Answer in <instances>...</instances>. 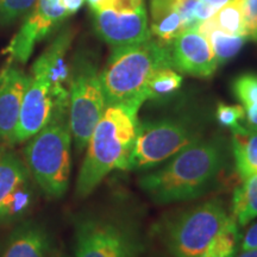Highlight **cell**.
I'll return each mask as SVG.
<instances>
[{"label":"cell","mask_w":257,"mask_h":257,"mask_svg":"<svg viewBox=\"0 0 257 257\" xmlns=\"http://www.w3.org/2000/svg\"><path fill=\"white\" fill-rule=\"evenodd\" d=\"M238 226L239 225L234 217H231L219 232L213 237L201 257L236 255L238 245H240V240H242Z\"/></svg>","instance_id":"obj_21"},{"label":"cell","mask_w":257,"mask_h":257,"mask_svg":"<svg viewBox=\"0 0 257 257\" xmlns=\"http://www.w3.org/2000/svg\"><path fill=\"white\" fill-rule=\"evenodd\" d=\"M239 248L240 250H250L257 248V223L251 225L245 234L242 237Z\"/></svg>","instance_id":"obj_30"},{"label":"cell","mask_w":257,"mask_h":257,"mask_svg":"<svg viewBox=\"0 0 257 257\" xmlns=\"http://www.w3.org/2000/svg\"><path fill=\"white\" fill-rule=\"evenodd\" d=\"M68 91L70 131L76 152L82 153L106 107L100 73L92 59L79 56L74 60Z\"/></svg>","instance_id":"obj_8"},{"label":"cell","mask_w":257,"mask_h":257,"mask_svg":"<svg viewBox=\"0 0 257 257\" xmlns=\"http://www.w3.org/2000/svg\"><path fill=\"white\" fill-rule=\"evenodd\" d=\"M152 24L150 32L156 41L165 46H170L172 42L185 31L184 22L173 0H152Z\"/></svg>","instance_id":"obj_17"},{"label":"cell","mask_w":257,"mask_h":257,"mask_svg":"<svg viewBox=\"0 0 257 257\" xmlns=\"http://www.w3.org/2000/svg\"><path fill=\"white\" fill-rule=\"evenodd\" d=\"M92 12L96 34L113 49L143 43L152 38L146 9L138 11L100 9Z\"/></svg>","instance_id":"obj_12"},{"label":"cell","mask_w":257,"mask_h":257,"mask_svg":"<svg viewBox=\"0 0 257 257\" xmlns=\"http://www.w3.org/2000/svg\"><path fill=\"white\" fill-rule=\"evenodd\" d=\"M255 198H257V174H252L243 179L242 184L234 189L231 202V214L236 217Z\"/></svg>","instance_id":"obj_26"},{"label":"cell","mask_w":257,"mask_h":257,"mask_svg":"<svg viewBox=\"0 0 257 257\" xmlns=\"http://www.w3.org/2000/svg\"><path fill=\"white\" fill-rule=\"evenodd\" d=\"M35 197L32 178L24 161L10 148H0V223L24 217Z\"/></svg>","instance_id":"obj_10"},{"label":"cell","mask_w":257,"mask_h":257,"mask_svg":"<svg viewBox=\"0 0 257 257\" xmlns=\"http://www.w3.org/2000/svg\"><path fill=\"white\" fill-rule=\"evenodd\" d=\"M175 9L181 16L185 30L198 29L201 22L216 14L217 10L201 0H173Z\"/></svg>","instance_id":"obj_23"},{"label":"cell","mask_w":257,"mask_h":257,"mask_svg":"<svg viewBox=\"0 0 257 257\" xmlns=\"http://www.w3.org/2000/svg\"><path fill=\"white\" fill-rule=\"evenodd\" d=\"M231 217L221 199H208L165 214L154 232L170 257H201Z\"/></svg>","instance_id":"obj_4"},{"label":"cell","mask_w":257,"mask_h":257,"mask_svg":"<svg viewBox=\"0 0 257 257\" xmlns=\"http://www.w3.org/2000/svg\"><path fill=\"white\" fill-rule=\"evenodd\" d=\"M207 124L194 115H166L138 121L128 170H150L206 137Z\"/></svg>","instance_id":"obj_6"},{"label":"cell","mask_w":257,"mask_h":257,"mask_svg":"<svg viewBox=\"0 0 257 257\" xmlns=\"http://www.w3.org/2000/svg\"><path fill=\"white\" fill-rule=\"evenodd\" d=\"M212 24L218 30L231 36H246L245 22L243 14L242 0H231V2L217 10L216 14L210 17ZM249 38V37H248Z\"/></svg>","instance_id":"obj_20"},{"label":"cell","mask_w":257,"mask_h":257,"mask_svg":"<svg viewBox=\"0 0 257 257\" xmlns=\"http://www.w3.org/2000/svg\"><path fill=\"white\" fill-rule=\"evenodd\" d=\"M70 14L61 5L60 0H37L8 48L11 59L19 63L27 62L38 42L46 38Z\"/></svg>","instance_id":"obj_11"},{"label":"cell","mask_w":257,"mask_h":257,"mask_svg":"<svg viewBox=\"0 0 257 257\" xmlns=\"http://www.w3.org/2000/svg\"><path fill=\"white\" fill-rule=\"evenodd\" d=\"M72 30H66L54 40L32 66V75L42 76L50 83L54 91L61 94H69L70 68L66 56L73 41Z\"/></svg>","instance_id":"obj_15"},{"label":"cell","mask_w":257,"mask_h":257,"mask_svg":"<svg viewBox=\"0 0 257 257\" xmlns=\"http://www.w3.org/2000/svg\"><path fill=\"white\" fill-rule=\"evenodd\" d=\"M60 257H69V256H60Z\"/></svg>","instance_id":"obj_36"},{"label":"cell","mask_w":257,"mask_h":257,"mask_svg":"<svg viewBox=\"0 0 257 257\" xmlns=\"http://www.w3.org/2000/svg\"><path fill=\"white\" fill-rule=\"evenodd\" d=\"M141 102L106 105L93 128L86 147V156L76 180V194L88 197L113 170L130 169L136 141Z\"/></svg>","instance_id":"obj_2"},{"label":"cell","mask_w":257,"mask_h":257,"mask_svg":"<svg viewBox=\"0 0 257 257\" xmlns=\"http://www.w3.org/2000/svg\"><path fill=\"white\" fill-rule=\"evenodd\" d=\"M201 2L206 3V4L211 5L212 8H214L216 10H219L221 6L227 4V3L231 2V0H201Z\"/></svg>","instance_id":"obj_33"},{"label":"cell","mask_w":257,"mask_h":257,"mask_svg":"<svg viewBox=\"0 0 257 257\" xmlns=\"http://www.w3.org/2000/svg\"><path fill=\"white\" fill-rule=\"evenodd\" d=\"M140 225L126 214L89 216L75 227V257H140L146 252Z\"/></svg>","instance_id":"obj_7"},{"label":"cell","mask_w":257,"mask_h":257,"mask_svg":"<svg viewBox=\"0 0 257 257\" xmlns=\"http://www.w3.org/2000/svg\"><path fill=\"white\" fill-rule=\"evenodd\" d=\"M236 255H226V256H214V257H234Z\"/></svg>","instance_id":"obj_35"},{"label":"cell","mask_w":257,"mask_h":257,"mask_svg":"<svg viewBox=\"0 0 257 257\" xmlns=\"http://www.w3.org/2000/svg\"><path fill=\"white\" fill-rule=\"evenodd\" d=\"M60 3L70 15H73L81 8L85 0H60Z\"/></svg>","instance_id":"obj_32"},{"label":"cell","mask_w":257,"mask_h":257,"mask_svg":"<svg viewBox=\"0 0 257 257\" xmlns=\"http://www.w3.org/2000/svg\"><path fill=\"white\" fill-rule=\"evenodd\" d=\"M72 131L68 113H59L29 140L24 159L32 180L47 197L62 198L72 173Z\"/></svg>","instance_id":"obj_5"},{"label":"cell","mask_w":257,"mask_h":257,"mask_svg":"<svg viewBox=\"0 0 257 257\" xmlns=\"http://www.w3.org/2000/svg\"><path fill=\"white\" fill-rule=\"evenodd\" d=\"M173 66L170 47L150 38L143 43L114 48L100 73L106 105L149 100L148 85L156 70Z\"/></svg>","instance_id":"obj_3"},{"label":"cell","mask_w":257,"mask_h":257,"mask_svg":"<svg viewBox=\"0 0 257 257\" xmlns=\"http://www.w3.org/2000/svg\"><path fill=\"white\" fill-rule=\"evenodd\" d=\"M29 81L30 75L18 68H10L3 75L0 81V143H11Z\"/></svg>","instance_id":"obj_14"},{"label":"cell","mask_w":257,"mask_h":257,"mask_svg":"<svg viewBox=\"0 0 257 257\" xmlns=\"http://www.w3.org/2000/svg\"><path fill=\"white\" fill-rule=\"evenodd\" d=\"M243 125L248 130L257 131V105L252 106L249 110H245V118H244Z\"/></svg>","instance_id":"obj_31"},{"label":"cell","mask_w":257,"mask_h":257,"mask_svg":"<svg viewBox=\"0 0 257 257\" xmlns=\"http://www.w3.org/2000/svg\"><path fill=\"white\" fill-rule=\"evenodd\" d=\"M256 40H257V37H256Z\"/></svg>","instance_id":"obj_38"},{"label":"cell","mask_w":257,"mask_h":257,"mask_svg":"<svg viewBox=\"0 0 257 257\" xmlns=\"http://www.w3.org/2000/svg\"><path fill=\"white\" fill-rule=\"evenodd\" d=\"M255 218H257V198L253 199L243 208L242 211L234 217L239 226H245L250 221H252Z\"/></svg>","instance_id":"obj_29"},{"label":"cell","mask_w":257,"mask_h":257,"mask_svg":"<svg viewBox=\"0 0 257 257\" xmlns=\"http://www.w3.org/2000/svg\"><path fill=\"white\" fill-rule=\"evenodd\" d=\"M69 94L54 91L46 79L30 75L19 120L10 146L23 143L40 133L59 113H68Z\"/></svg>","instance_id":"obj_9"},{"label":"cell","mask_w":257,"mask_h":257,"mask_svg":"<svg viewBox=\"0 0 257 257\" xmlns=\"http://www.w3.org/2000/svg\"><path fill=\"white\" fill-rule=\"evenodd\" d=\"M49 250L50 239L46 229L27 221L11 233L3 257H48Z\"/></svg>","instance_id":"obj_16"},{"label":"cell","mask_w":257,"mask_h":257,"mask_svg":"<svg viewBox=\"0 0 257 257\" xmlns=\"http://www.w3.org/2000/svg\"><path fill=\"white\" fill-rule=\"evenodd\" d=\"M246 36L257 37V0H242Z\"/></svg>","instance_id":"obj_28"},{"label":"cell","mask_w":257,"mask_h":257,"mask_svg":"<svg viewBox=\"0 0 257 257\" xmlns=\"http://www.w3.org/2000/svg\"><path fill=\"white\" fill-rule=\"evenodd\" d=\"M245 110L242 105H227L219 102L216 108V119L221 126L230 128L232 133L244 127Z\"/></svg>","instance_id":"obj_25"},{"label":"cell","mask_w":257,"mask_h":257,"mask_svg":"<svg viewBox=\"0 0 257 257\" xmlns=\"http://www.w3.org/2000/svg\"><path fill=\"white\" fill-rule=\"evenodd\" d=\"M232 92L244 110L257 105V76L255 74H242L234 79Z\"/></svg>","instance_id":"obj_24"},{"label":"cell","mask_w":257,"mask_h":257,"mask_svg":"<svg viewBox=\"0 0 257 257\" xmlns=\"http://www.w3.org/2000/svg\"><path fill=\"white\" fill-rule=\"evenodd\" d=\"M231 150L236 172L240 179L257 174V131L243 127L232 133Z\"/></svg>","instance_id":"obj_18"},{"label":"cell","mask_w":257,"mask_h":257,"mask_svg":"<svg viewBox=\"0 0 257 257\" xmlns=\"http://www.w3.org/2000/svg\"><path fill=\"white\" fill-rule=\"evenodd\" d=\"M37 0H0V25H8L34 8Z\"/></svg>","instance_id":"obj_27"},{"label":"cell","mask_w":257,"mask_h":257,"mask_svg":"<svg viewBox=\"0 0 257 257\" xmlns=\"http://www.w3.org/2000/svg\"><path fill=\"white\" fill-rule=\"evenodd\" d=\"M140 257H143V255H142V256H140Z\"/></svg>","instance_id":"obj_37"},{"label":"cell","mask_w":257,"mask_h":257,"mask_svg":"<svg viewBox=\"0 0 257 257\" xmlns=\"http://www.w3.org/2000/svg\"><path fill=\"white\" fill-rule=\"evenodd\" d=\"M197 30L210 43L218 64L225 63L233 59L248 40V37L245 36H231V35L224 34L212 24L210 18L201 22Z\"/></svg>","instance_id":"obj_19"},{"label":"cell","mask_w":257,"mask_h":257,"mask_svg":"<svg viewBox=\"0 0 257 257\" xmlns=\"http://www.w3.org/2000/svg\"><path fill=\"white\" fill-rule=\"evenodd\" d=\"M230 152L224 137L206 136L150 169L138 185L156 205L197 200L219 184Z\"/></svg>","instance_id":"obj_1"},{"label":"cell","mask_w":257,"mask_h":257,"mask_svg":"<svg viewBox=\"0 0 257 257\" xmlns=\"http://www.w3.org/2000/svg\"><path fill=\"white\" fill-rule=\"evenodd\" d=\"M182 80V76L172 67L156 70L148 85L149 99L166 98L172 95L181 87Z\"/></svg>","instance_id":"obj_22"},{"label":"cell","mask_w":257,"mask_h":257,"mask_svg":"<svg viewBox=\"0 0 257 257\" xmlns=\"http://www.w3.org/2000/svg\"><path fill=\"white\" fill-rule=\"evenodd\" d=\"M234 257H257V248L250 250H242L240 253H238V255H236Z\"/></svg>","instance_id":"obj_34"},{"label":"cell","mask_w":257,"mask_h":257,"mask_svg":"<svg viewBox=\"0 0 257 257\" xmlns=\"http://www.w3.org/2000/svg\"><path fill=\"white\" fill-rule=\"evenodd\" d=\"M169 47L174 69L197 78H211L216 73L218 61L213 50L197 29L181 32Z\"/></svg>","instance_id":"obj_13"}]
</instances>
